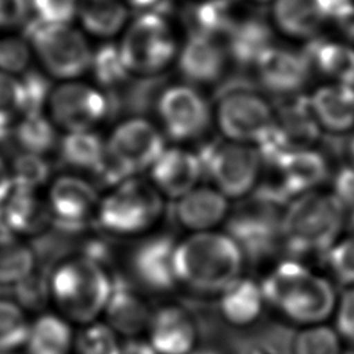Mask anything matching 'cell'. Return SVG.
<instances>
[{
    "instance_id": "1",
    "label": "cell",
    "mask_w": 354,
    "mask_h": 354,
    "mask_svg": "<svg viewBox=\"0 0 354 354\" xmlns=\"http://www.w3.org/2000/svg\"><path fill=\"white\" fill-rule=\"evenodd\" d=\"M260 285L267 307L300 328L324 324L335 313L337 293L332 281L299 259L278 261Z\"/></svg>"
},
{
    "instance_id": "2",
    "label": "cell",
    "mask_w": 354,
    "mask_h": 354,
    "mask_svg": "<svg viewBox=\"0 0 354 354\" xmlns=\"http://www.w3.org/2000/svg\"><path fill=\"white\" fill-rule=\"evenodd\" d=\"M246 257L225 231L191 232L177 239L173 268L178 286L202 295H220L243 275Z\"/></svg>"
},
{
    "instance_id": "3",
    "label": "cell",
    "mask_w": 354,
    "mask_h": 354,
    "mask_svg": "<svg viewBox=\"0 0 354 354\" xmlns=\"http://www.w3.org/2000/svg\"><path fill=\"white\" fill-rule=\"evenodd\" d=\"M348 216L330 191H311L292 199L283 209L282 246L295 259L325 256L342 236Z\"/></svg>"
},
{
    "instance_id": "4",
    "label": "cell",
    "mask_w": 354,
    "mask_h": 354,
    "mask_svg": "<svg viewBox=\"0 0 354 354\" xmlns=\"http://www.w3.org/2000/svg\"><path fill=\"white\" fill-rule=\"evenodd\" d=\"M113 277L84 254L62 259L48 275L50 299L71 324L88 325L104 314Z\"/></svg>"
},
{
    "instance_id": "5",
    "label": "cell",
    "mask_w": 354,
    "mask_h": 354,
    "mask_svg": "<svg viewBox=\"0 0 354 354\" xmlns=\"http://www.w3.org/2000/svg\"><path fill=\"white\" fill-rule=\"evenodd\" d=\"M165 212V198L149 180L130 177L101 195L93 223L112 236H137L151 231Z\"/></svg>"
},
{
    "instance_id": "6",
    "label": "cell",
    "mask_w": 354,
    "mask_h": 354,
    "mask_svg": "<svg viewBox=\"0 0 354 354\" xmlns=\"http://www.w3.org/2000/svg\"><path fill=\"white\" fill-rule=\"evenodd\" d=\"M166 148L162 130L144 118H129L105 138V159L97 177L113 187L149 170Z\"/></svg>"
},
{
    "instance_id": "7",
    "label": "cell",
    "mask_w": 354,
    "mask_h": 354,
    "mask_svg": "<svg viewBox=\"0 0 354 354\" xmlns=\"http://www.w3.org/2000/svg\"><path fill=\"white\" fill-rule=\"evenodd\" d=\"M118 44L127 71L138 76L163 72L180 50L169 21L155 11L141 12L127 24Z\"/></svg>"
},
{
    "instance_id": "8",
    "label": "cell",
    "mask_w": 354,
    "mask_h": 354,
    "mask_svg": "<svg viewBox=\"0 0 354 354\" xmlns=\"http://www.w3.org/2000/svg\"><path fill=\"white\" fill-rule=\"evenodd\" d=\"M285 206L256 189L231 209L225 232L238 243L246 260L268 257L282 245L281 224Z\"/></svg>"
},
{
    "instance_id": "9",
    "label": "cell",
    "mask_w": 354,
    "mask_h": 354,
    "mask_svg": "<svg viewBox=\"0 0 354 354\" xmlns=\"http://www.w3.org/2000/svg\"><path fill=\"white\" fill-rule=\"evenodd\" d=\"M26 40L44 71L62 82L76 80L90 69L93 47L82 30L69 25L26 22Z\"/></svg>"
},
{
    "instance_id": "10",
    "label": "cell",
    "mask_w": 354,
    "mask_h": 354,
    "mask_svg": "<svg viewBox=\"0 0 354 354\" xmlns=\"http://www.w3.org/2000/svg\"><path fill=\"white\" fill-rule=\"evenodd\" d=\"M196 155L210 184L230 201L249 196L261 181L264 163L254 145L225 140L205 145Z\"/></svg>"
},
{
    "instance_id": "11",
    "label": "cell",
    "mask_w": 354,
    "mask_h": 354,
    "mask_svg": "<svg viewBox=\"0 0 354 354\" xmlns=\"http://www.w3.org/2000/svg\"><path fill=\"white\" fill-rule=\"evenodd\" d=\"M46 108L55 127L66 133L90 131L108 115L109 101L100 87L76 79L53 87Z\"/></svg>"
},
{
    "instance_id": "12",
    "label": "cell",
    "mask_w": 354,
    "mask_h": 354,
    "mask_svg": "<svg viewBox=\"0 0 354 354\" xmlns=\"http://www.w3.org/2000/svg\"><path fill=\"white\" fill-rule=\"evenodd\" d=\"M214 118L225 140L254 147L275 124L272 106L261 95L246 90L227 93L218 101Z\"/></svg>"
},
{
    "instance_id": "13",
    "label": "cell",
    "mask_w": 354,
    "mask_h": 354,
    "mask_svg": "<svg viewBox=\"0 0 354 354\" xmlns=\"http://www.w3.org/2000/svg\"><path fill=\"white\" fill-rule=\"evenodd\" d=\"M270 167L275 171V181L259 185L256 189L283 205L303 194L317 191L328 177V162L314 148L289 151Z\"/></svg>"
},
{
    "instance_id": "14",
    "label": "cell",
    "mask_w": 354,
    "mask_h": 354,
    "mask_svg": "<svg viewBox=\"0 0 354 354\" xmlns=\"http://www.w3.org/2000/svg\"><path fill=\"white\" fill-rule=\"evenodd\" d=\"M163 131L174 141H191L201 137L212 120L205 97L189 84L165 88L156 102Z\"/></svg>"
},
{
    "instance_id": "15",
    "label": "cell",
    "mask_w": 354,
    "mask_h": 354,
    "mask_svg": "<svg viewBox=\"0 0 354 354\" xmlns=\"http://www.w3.org/2000/svg\"><path fill=\"white\" fill-rule=\"evenodd\" d=\"M101 195L79 174L58 176L50 185L47 206L51 224L64 232H79L93 223Z\"/></svg>"
},
{
    "instance_id": "16",
    "label": "cell",
    "mask_w": 354,
    "mask_h": 354,
    "mask_svg": "<svg viewBox=\"0 0 354 354\" xmlns=\"http://www.w3.org/2000/svg\"><path fill=\"white\" fill-rule=\"evenodd\" d=\"M177 239L167 234L151 235L140 241L130 254V270L136 282L152 293H170L178 283L173 268Z\"/></svg>"
},
{
    "instance_id": "17",
    "label": "cell",
    "mask_w": 354,
    "mask_h": 354,
    "mask_svg": "<svg viewBox=\"0 0 354 354\" xmlns=\"http://www.w3.org/2000/svg\"><path fill=\"white\" fill-rule=\"evenodd\" d=\"M145 336L155 354H192L196 350L195 321L185 308L176 304L153 310Z\"/></svg>"
},
{
    "instance_id": "18",
    "label": "cell",
    "mask_w": 354,
    "mask_h": 354,
    "mask_svg": "<svg viewBox=\"0 0 354 354\" xmlns=\"http://www.w3.org/2000/svg\"><path fill=\"white\" fill-rule=\"evenodd\" d=\"M230 212V199L212 184L196 185L173 205L176 223L188 234L217 230L225 224Z\"/></svg>"
},
{
    "instance_id": "19",
    "label": "cell",
    "mask_w": 354,
    "mask_h": 354,
    "mask_svg": "<svg viewBox=\"0 0 354 354\" xmlns=\"http://www.w3.org/2000/svg\"><path fill=\"white\" fill-rule=\"evenodd\" d=\"M148 171L152 185L173 202L199 185L203 176L196 152L181 147H166Z\"/></svg>"
},
{
    "instance_id": "20",
    "label": "cell",
    "mask_w": 354,
    "mask_h": 354,
    "mask_svg": "<svg viewBox=\"0 0 354 354\" xmlns=\"http://www.w3.org/2000/svg\"><path fill=\"white\" fill-rule=\"evenodd\" d=\"M153 310L144 295L129 281L113 277L109 299L104 310V322L120 337L138 339L145 335Z\"/></svg>"
},
{
    "instance_id": "21",
    "label": "cell",
    "mask_w": 354,
    "mask_h": 354,
    "mask_svg": "<svg viewBox=\"0 0 354 354\" xmlns=\"http://www.w3.org/2000/svg\"><path fill=\"white\" fill-rule=\"evenodd\" d=\"M260 83L281 95L299 93L310 79L311 65L303 51L272 46L256 62Z\"/></svg>"
},
{
    "instance_id": "22",
    "label": "cell",
    "mask_w": 354,
    "mask_h": 354,
    "mask_svg": "<svg viewBox=\"0 0 354 354\" xmlns=\"http://www.w3.org/2000/svg\"><path fill=\"white\" fill-rule=\"evenodd\" d=\"M271 4L275 28L293 39H314L330 21L326 0H274Z\"/></svg>"
},
{
    "instance_id": "23",
    "label": "cell",
    "mask_w": 354,
    "mask_h": 354,
    "mask_svg": "<svg viewBox=\"0 0 354 354\" xmlns=\"http://www.w3.org/2000/svg\"><path fill=\"white\" fill-rule=\"evenodd\" d=\"M227 50L217 40L188 36L177 54V66L187 82L210 84L218 80L225 69Z\"/></svg>"
},
{
    "instance_id": "24",
    "label": "cell",
    "mask_w": 354,
    "mask_h": 354,
    "mask_svg": "<svg viewBox=\"0 0 354 354\" xmlns=\"http://www.w3.org/2000/svg\"><path fill=\"white\" fill-rule=\"evenodd\" d=\"M0 217L14 235H37L51 224L47 202L39 196L37 189L19 187L11 188L0 206Z\"/></svg>"
},
{
    "instance_id": "25",
    "label": "cell",
    "mask_w": 354,
    "mask_h": 354,
    "mask_svg": "<svg viewBox=\"0 0 354 354\" xmlns=\"http://www.w3.org/2000/svg\"><path fill=\"white\" fill-rule=\"evenodd\" d=\"M310 104L321 129L336 134L354 129V86L322 84L310 95Z\"/></svg>"
},
{
    "instance_id": "26",
    "label": "cell",
    "mask_w": 354,
    "mask_h": 354,
    "mask_svg": "<svg viewBox=\"0 0 354 354\" xmlns=\"http://www.w3.org/2000/svg\"><path fill=\"white\" fill-rule=\"evenodd\" d=\"M266 299L259 279L242 275L218 295L223 319L236 328L256 324L266 310Z\"/></svg>"
},
{
    "instance_id": "27",
    "label": "cell",
    "mask_w": 354,
    "mask_h": 354,
    "mask_svg": "<svg viewBox=\"0 0 354 354\" xmlns=\"http://www.w3.org/2000/svg\"><path fill=\"white\" fill-rule=\"evenodd\" d=\"M275 129L290 151L313 148L321 127L314 116L310 97L293 94L275 111Z\"/></svg>"
},
{
    "instance_id": "28",
    "label": "cell",
    "mask_w": 354,
    "mask_h": 354,
    "mask_svg": "<svg viewBox=\"0 0 354 354\" xmlns=\"http://www.w3.org/2000/svg\"><path fill=\"white\" fill-rule=\"evenodd\" d=\"M301 51L311 68L330 82L354 86V47L348 43L314 37Z\"/></svg>"
},
{
    "instance_id": "29",
    "label": "cell",
    "mask_w": 354,
    "mask_h": 354,
    "mask_svg": "<svg viewBox=\"0 0 354 354\" xmlns=\"http://www.w3.org/2000/svg\"><path fill=\"white\" fill-rule=\"evenodd\" d=\"M183 24L191 37L217 40L234 25L228 0H191L183 10Z\"/></svg>"
},
{
    "instance_id": "30",
    "label": "cell",
    "mask_w": 354,
    "mask_h": 354,
    "mask_svg": "<svg viewBox=\"0 0 354 354\" xmlns=\"http://www.w3.org/2000/svg\"><path fill=\"white\" fill-rule=\"evenodd\" d=\"M272 29L259 18L235 21L227 35V54L242 65H256L259 58L272 47Z\"/></svg>"
},
{
    "instance_id": "31",
    "label": "cell",
    "mask_w": 354,
    "mask_h": 354,
    "mask_svg": "<svg viewBox=\"0 0 354 354\" xmlns=\"http://www.w3.org/2000/svg\"><path fill=\"white\" fill-rule=\"evenodd\" d=\"M72 324L59 314H40L32 324L25 344L26 354H72Z\"/></svg>"
},
{
    "instance_id": "32",
    "label": "cell",
    "mask_w": 354,
    "mask_h": 354,
    "mask_svg": "<svg viewBox=\"0 0 354 354\" xmlns=\"http://www.w3.org/2000/svg\"><path fill=\"white\" fill-rule=\"evenodd\" d=\"M58 152L66 167L97 176L105 159V138L93 130L66 133L58 141Z\"/></svg>"
},
{
    "instance_id": "33",
    "label": "cell",
    "mask_w": 354,
    "mask_h": 354,
    "mask_svg": "<svg viewBox=\"0 0 354 354\" xmlns=\"http://www.w3.org/2000/svg\"><path fill=\"white\" fill-rule=\"evenodd\" d=\"M129 7L123 0H80L77 19L91 36L109 39L123 32Z\"/></svg>"
},
{
    "instance_id": "34",
    "label": "cell",
    "mask_w": 354,
    "mask_h": 354,
    "mask_svg": "<svg viewBox=\"0 0 354 354\" xmlns=\"http://www.w3.org/2000/svg\"><path fill=\"white\" fill-rule=\"evenodd\" d=\"M36 268L33 249L21 242L0 217V285L12 286L26 279Z\"/></svg>"
},
{
    "instance_id": "35",
    "label": "cell",
    "mask_w": 354,
    "mask_h": 354,
    "mask_svg": "<svg viewBox=\"0 0 354 354\" xmlns=\"http://www.w3.org/2000/svg\"><path fill=\"white\" fill-rule=\"evenodd\" d=\"M12 137L21 152L44 156L57 144L55 124L44 112L25 113L12 127Z\"/></svg>"
},
{
    "instance_id": "36",
    "label": "cell",
    "mask_w": 354,
    "mask_h": 354,
    "mask_svg": "<svg viewBox=\"0 0 354 354\" xmlns=\"http://www.w3.org/2000/svg\"><path fill=\"white\" fill-rule=\"evenodd\" d=\"M30 322L21 304L0 299V354H11L25 348Z\"/></svg>"
},
{
    "instance_id": "37",
    "label": "cell",
    "mask_w": 354,
    "mask_h": 354,
    "mask_svg": "<svg viewBox=\"0 0 354 354\" xmlns=\"http://www.w3.org/2000/svg\"><path fill=\"white\" fill-rule=\"evenodd\" d=\"M290 354H343V340L333 326H301L290 342Z\"/></svg>"
},
{
    "instance_id": "38",
    "label": "cell",
    "mask_w": 354,
    "mask_h": 354,
    "mask_svg": "<svg viewBox=\"0 0 354 354\" xmlns=\"http://www.w3.org/2000/svg\"><path fill=\"white\" fill-rule=\"evenodd\" d=\"M88 71L91 72L95 83L106 88L123 83L130 76L119 44H113L111 41L104 43L93 50Z\"/></svg>"
},
{
    "instance_id": "39",
    "label": "cell",
    "mask_w": 354,
    "mask_h": 354,
    "mask_svg": "<svg viewBox=\"0 0 354 354\" xmlns=\"http://www.w3.org/2000/svg\"><path fill=\"white\" fill-rule=\"evenodd\" d=\"M120 336L104 321L84 325L75 336V354H122Z\"/></svg>"
},
{
    "instance_id": "40",
    "label": "cell",
    "mask_w": 354,
    "mask_h": 354,
    "mask_svg": "<svg viewBox=\"0 0 354 354\" xmlns=\"http://www.w3.org/2000/svg\"><path fill=\"white\" fill-rule=\"evenodd\" d=\"M25 112L26 101L21 80L0 71V129L12 130Z\"/></svg>"
},
{
    "instance_id": "41",
    "label": "cell",
    "mask_w": 354,
    "mask_h": 354,
    "mask_svg": "<svg viewBox=\"0 0 354 354\" xmlns=\"http://www.w3.org/2000/svg\"><path fill=\"white\" fill-rule=\"evenodd\" d=\"M12 187L37 189L47 183L50 177V166L44 156L19 152L10 167Z\"/></svg>"
},
{
    "instance_id": "42",
    "label": "cell",
    "mask_w": 354,
    "mask_h": 354,
    "mask_svg": "<svg viewBox=\"0 0 354 354\" xmlns=\"http://www.w3.org/2000/svg\"><path fill=\"white\" fill-rule=\"evenodd\" d=\"M324 257L328 270L340 283L354 285V231L340 236Z\"/></svg>"
},
{
    "instance_id": "43",
    "label": "cell",
    "mask_w": 354,
    "mask_h": 354,
    "mask_svg": "<svg viewBox=\"0 0 354 354\" xmlns=\"http://www.w3.org/2000/svg\"><path fill=\"white\" fill-rule=\"evenodd\" d=\"M32 47L25 37L6 36L0 39V71L10 75H22L29 69Z\"/></svg>"
},
{
    "instance_id": "44",
    "label": "cell",
    "mask_w": 354,
    "mask_h": 354,
    "mask_svg": "<svg viewBox=\"0 0 354 354\" xmlns=\"http://www.w3.org/2000/svg\"><path fill=\"white\" fill-rule=\"evenodd\" d=\"M80 0H29L35 19L47 25H69L77 18Z\"/></svg>"
},
{
    "instance_id": "45",
    "label": "cell",
    "mask_w": 354,
    "mask_h": 354,
    "mask_svg": "<svg viewBox=\"0 0 354 354\" xmlns=\"http://www.w3.org/2000/svg\"><path fill=\"white\" fill-rule=\"evenodd\" d=\"M19 80L22 83V88L25 93V113L44 112L50 93L53 90V87L48 83V79L41 72L29 68L26 72L22 73V77Z\"/></svg>"
},
{
    "instance_id": "46",
    "label": "cell",
    "mask_w": 354,
    "mask_h": 354,
    "mask_svg": "<svg viewBox=\"0 0 354 354\" xmlns=\"http://www.w3.org/2000/svg\"><path fill=\"white\" fill-rule=\"evenodd\" d=\"M333 317V328L342 340L350 343L354 347V285L346 286L340 296H337Z\"/></svg>"
},
{
    "instance_id": "47",
    "label": "cell",
    "mask_w": 354,
    "mask_h": 354,
    "mask_svg": "<svg viewBox=\"0 0 354 354\" xmlns=\"http://www.w3.org/2000/svg\"><path fill=\"white\" fill-rule=\"evenodd\" d=\"M18 295V304L25 308H40L46 299L50 297L48 292V278L43 275H36L33 271L26 279L15 285Z\"/></svg>"
},
{
    "instance_id": "48",
    "label": "cell",
    "mask_w": 354,
    "mask_h": 354,
    "mask_svg": "<svg viewBox=\"0 0 354 354\" xmlns=\"http://www.w3.org/2000/svg\"><path fill=\"white\" fill-rule=\"evenodd\" d=\"M343 205L347 216L354 217V167L347 165L340 167L332 181L330 191Z\"/></svg>"
},
{
    "instance_id": "49",
    "label": "cell",
    "mask_w": 354,
    "mask_h": 354,
    "mask_svg": "<svg viewBox=\"0 0 354 354\" xmlns=\"http://www.w3.org/2000/svg\"><path fill=\"white\" fill-rule=\"evenodd\" d=\"M29 12V0H0V29L26 24Z\"/></svg>"
},
{
    "instance_id": "50",
    "label": "cell",
    "mask_w": 354,
    "mask_h": 354,
    "mask_svg": "<svg viewBox=\"0 0 354 354\" xmlns=\"http://www.w3.org/2000/svg\"><path fill=\"white\" fill-rule=\"evenodd\" d=\"M337 30L348 40H354V8L340 14L335 19H332Z\"/></svg>"
},
{
    "instance_id": "51",
    "label": "cell",
    "mask_w": 354,
    "mask_h": 354,
    "mask_svg": "<svg viewBox=\"0 0 354 354\" xmlns=\"http://www.w3.org/2000/svg\"><path fill=\"white\" fill-rule=\"evenodd\" d=\"M12 188V180L10 167L4 162V159L0 156V206L4 203L7 196L10 195Z\"/></svg>"
},
{
    "instance_id": "52",
    "label": "cell",
    "mask_w": 354,
    "mask_h": 354,
    "mask_svg": "<svg viewBox=\"0 0 354 354\" xmlns=\"http://www.w3.org/2000/svg\"><path fill=\"white\" fill-rule=\"evenodd\" d=\"M329 8V19H335L340 14L354 8V0H326Z\"/></svg>"
},
{
    "instance_id": "53",
    "label": "cell",
    "mask_w": 354,
    "mask_h": 354,
    "mask_svg": "<svg viewBox=\"0 0 354 354\" xmlns=\"http://www.w3.org/2000/svg\"><path fill=\"white\" fill-rule=\"evenodd\" d=\"M127 7L138 10L141 12L147 11H155L158 12L159 6L163 3V0H123Z\"/></svg>"
},
{
    "instance_id": "54",
    "label": "cell",
    "mask_w": 354,
    "mask_h": 354,
    "mask_svg": "<svg viewBox=\"0 0 354 354\" xmlns=\"http://www.w3.org/2000/svg\"><path fill=\"white\" fill-rule=\"evenodd\" d=\"M347 156H348V165L354 167V134L351 136V138L348 140L347 144Z\"/></svg>"
},
{
    "instance_id": "55",
    "label": "cell",
    "mask_w": 354,
    "mask_h": 354,
    "mask_svg": "<svg viewBox=\"0 0 354 354\" xmlns=\"http://www.w3.org/2000/svg\"><path fill=\"white\" fill-rule=\"evenodd\" d=\"M192 354H218V353L212 351V350H195Z\"/></svg>"
},
{
    "instance_id": "56",
    "label": "cell",
    "mask_w": 354,
    "mask_h": 354,
    "mask_svg": "<svg viewBox=\"0 0 354 354\" xmlns=\"http://www.w3.org/2000/svg\"><path fill=\"white\" fill-rule=\"evenodd\" d=\"M249 1H253L257 4H267V3H272L274 0H249Z\"/></svg>"
},
{
    "instance_id": "57",
    "label": "cell",
    "mask_w": 354,
    "mask_h": 354,
    "mask_svg": "<svg viewBox=\"0 0 354 354\" xmlns=\"http://www.w3.org/2000/svg\"><path fill=\"white\" fill-rule=\"evenodd\" d=\"M343 354H354V348H353V350H350V351H347V353H344V351H343Z\"/></svg>"
}]
</instances>
